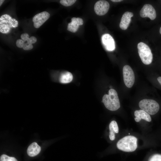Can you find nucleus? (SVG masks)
<instances>
[{
    "mask_svg": "<svg viewBox=\"0 0 161 161\" xmlns=\"http://www.w3.org/2000/svg\"><path fill=\"white\" fill-rule=\"evenodd\" d=\"M102 102L105 107L111 111H115L120 107V103L116 91L111 89L109 91V94L104 95Z\"/></svg>",
    "mask_w": 161,
    "mask_h": 161,
    "instance_id": "1",
    "label": "nucleus"
},
{
    "mask_svg": "<svg viewBox=\"0 0 161 161\" xmlns=\"http://www.w3.org/2000/svg\"><path fill=\"white\" fill-rule=\"evenodd\" d=\"M137 138L134 136H126L118 141L117 146L118 149L122 151L133 152L137 148Z\"/></svg>",
    "mask_w": 161,
    "mask_h": 161,
    "instance_id": "2",
    "label": "nucleus"
},
{
    "mask_svg": "<svg viewBox=\"0 0 161 161\" xmlns=\"http://www.w3.org/2000/svg\"><path fill=\"white\" fill-rule=\"evenodd\" d=\"M18 25V21L8 14H4L0 17V32L2 33H9L12 28L17 27Z\"/></svg>",
    "mask_w": 161,
    "mask_h": 161,
    "instance_id": "3",
    "label": "nucleus"
},
{
    "mask_svg": "<svg viewBox=\"0 0 161 161\" xmlns=\"http://www.w3.org/2000/svg\"><path fill=\"white\" fill-rule=\"evenodd\" d=\"M138 52L142 62L145 65L151 63L153 60V55L149 47L142 42L137 45Z\"/></svg>",
    "mask_w": 161,
    "mask_h": 161,
    "instance_id": "4",
    "label": "nucleus"
},
{
    "mask_svg": "<svg viewBox=\"0 0 161 161\" xmlns=\"http://www.w3.org/2000/svg\"><path fill=\"white\" fill-rule=\"evenodd\" d=\"M139 106L142 110L152 115L156 114L160 109L159 104L152 99H143L139 102Z\"/></svg>",
    "mask_w": 161,
    "mask_h": 161,
    "instance_id": "5",
    "label": "nucleus"
},
{
    "mask_svg": "<svg viewBox=\"0 0 161 161\" xmlns=\"http://www.w3.org/2000/svg\"><path fill=\"white\" fill-rule=\"evenodd\" d=\"M123 71L125 85L129 88L131 87L135 81V76L132 69L129 66L126 65L123 67Z\"/></svg>",
    "mask_w": 161,
    "mask_h": 161,
    "instance_id": "6",
    "label": "nucleus"
},
{
    "mask_svg": "<svg viewBox=\"0 0 161 161\" xmlns=\"http://www.w3.org/2000/svg\"><path fill=\"white\" fill-rule=\"evenodd\" d=\"M140 14L141 17H148L151 20H154L156 17L154 8L149 4H145L140 10Z\"/></svg>",
    "mask_w": 161,
    "mask_h": 161,
    "instance_id": "7",
    "label": "nucleus"
},
{
    "mask_svg": "<svg viewBox=\"0 0 161 161\" xmlns=\"http://www.w3.org/2000/svg\"><path fill=\"white\" fill-rule=\"evenodd\" d=\"M109 8V2L105 0H99L95 3L94 6V10L98 16H103L106 14Z\"/></svg>",
    "mask_w": 161,
    "mask_h": 161,
    "instance_id": "8",
    "label": "nucleus"
},
{
    "mask_svg": "<svg viewBox=\"0 0 161 161\" xmlns=\"http://www.w3.org/2000/svg\"><path fill=\"white\" fill-rule=\"evenodd\" d=\"M50 17L49 13L47 11H43L35 15L33 18L34 26L36 28H39Z\"/></svg>",
    "mask_w": 161,
    "mask_h": 161,
    "instance_id": "9",
    "label": "nucleus"
},
{
    "mask_svg": "<svg viewBox=\"0 0 161 161\" xmlns=\"http://www.w3.org/2000/svg\"><path fill=\"white\" fill-rule=\"evenodd\" d=\"M102 43L108 51H112L115 48V44L113 37L109 34H103L101 37Z\"/></svg>",
    "mask_w": 161,
    "mask_h": 161,
    "instance_id": "10",
    "label": "nucleus"
},
{
    "mask_svg": "<svg viewBox=\"0 0 161 161\" xmlns=\"http://www.w3.org/2000/svg\"><path fill=\"white\" fill-rule=\"evenodd\" d=\"M132 13L127 11L123 14L119 24L120 28L125 30L127 29L131 21V18L133 16Z\"/></svg>",
    "mask_w": 161,
    "mask_h": 161,
    "instance_id": "11",
    "label": "nucleus"
},
{
    "mask_svg": "<svg viewBox=\"0 0 161 161\" xmlns=\"http://www.w3.org/2000/svg\"><path fill=\"white\" fill-rule=\"evenodd\" d=\"M71 21H72L68 24L67 30L72 32H76L79 26L83 25V20L80 18L73 17L72 18Z\"/></svg>",
    "mask_w": 161,
    "mask_h": 161,
    "instance_id": "12",
    "label": "nucleus"
},
{
    "mask_svg": "<svg viewBox=\"0 0 161 161\" xmlns=\"http://www.w3.org/2000/svg\"><path fill=\"white\" fill-rule=\"evenodd\" d=\"M134 115L135 117L134 120L136 122H139L141 119L148 122H150L151 120L150 114L142 109L136 110Z\"/></svg>",
    "mask_w": 161,
    "mask_h": 161,
    "instance_id": "13",
    "label": "nucleus"
},
{
    "mask_svg": "<svg viewBox=\"0 0 161 161\" xmlns=\"http://www.w3.org/2000/svg\"><path fill=\"white\" fill-rule=\"evenodd\" d=\"M41 150V148L37 143L33 142L28 147L27 152L28 155L30 157H33L39 154Z\"/></svg>",
    "mask_w": 161,
    "mask_h": 161,
    "instance_id": "14",
    "label": "nucleus"
},
{
    "mask_svg": "<svg viewBox=\"0 0 161 161\" xmlns=\"http://www.w3.org/2000/svg\"><path fill=\"white\" fill-rule=\"evenodd\" d=\"M110 130L109 137L111 140L115 139L114 133H118L119 132V128L116 122L114 120L112 121L109 125Z\"/></svg>",
    "mask_w": 161,
    "mask_h": 161,
    "instance_id": "15",
    "label": "nucleus"
},
{
    "mask_svg": "<svg viewBox=\"0 0 161 161\" xmlns=\"http://www.w3.org/2000/svg\"><path fill=\"white\" fill-rule=\"evenodd\" d=\"M73 79V76L72 73L68 72H65L62 73L61 75L59 81L63 83H69Z\"/></svg>",
    "mask_w": 161,
    "mask_h": 161,
    "instance_id": "16",
    "label": "nucleus"
},
{
    "mask_svg": "<svg viewBox=\"0 0 161 161\" xmlns=\"http://www.w3.org/2000/svg\"><path fill=\"white\" fill-rule=\"evenodd\" d=\"M0 161H18L14 157H9L5 154H3L0 156Z\"/></svg>",
    "mask_w": 161,
    "mask_h": 161,
    "instance_id": "17",
    "label": "nucleus"
},
{
    "mask_svg": "<svg viewBox=\"0 0 161 161\" xmlns=\"http://www.w3.org/2000/svg\"><path fill=\"white\" fill-rule=\"evenodd\" d=\"M76 1V0H61L60 2L63 5L67 7L72 5Z\"/></svg>",
    "mask_w": 161,
    "mask_h": 161,
    "instance_id": "18",
    "label": "nucleus"
},
{
    "mask_svg": "<svg viewBox=\"0 0 161 161\" xmlns=\"http://www.w3.org/2000/svg\"><path fill=\"white\" fill-rule=\"evenodd\" d=\"M149 161H161V155L157 154L153 155L150 158Z\"/></svg>",
    "mask_w": 161,
    "mask_h": 161,
    "instance_id": "19",
    "label": "nucleus"
},
{
    "mask_svg": "<svg viewBox=\"0 0 161 161\" xmlns=\"http://www.w3.org/2000/svg\"><path fill=\"white\" fill-rule=\"evenodd\" d=\"M24 43L25 41L22 39H18L16 42V46L20 48L23 47Z\"/></svg>",
    "mask_w": 161,
    "mask_h": 161,
    "instance_id": "20",
    "label": "nucleus"
},
{
    "mask_svg": "<svg viewBox=\"0 0 161 161\" xmlns=\"http://www.w3.org/2000/svg\"><path fill=\"white\" fill-rule=\"evenodd\" d=\"M33 46L32 44H30L28 43H25L23 47V49L24 50H28L32 49Z\"/></svg>",
    "mask_w": 161,
    "mask_h": 161,
    "instance_id": "21",
    "label": "nucleus"
},
{
    "mask_svg": "<svg viewBox=\"0 0 161 161\" xmlns=\"http://www.w3.org/2000/svg\"><path fill=\"white\" fill-rule=\"evenodd\" d=\"M21 39L25 42L26 41L27 42H29L30 38H29V35L27 33H24L22 34L21 36Z\"/></svg>",
    "mask_w": 161,
    "mask_h": 161,
    "instance_id": "22",
    "label": "nucleus"
},
{
    "mask_svg": "<svg viewBox=\"0 0 161 161\" xmlns=\"http://www.w3.org/2000/svg\"><path fill=\"white\" fill-rule=\"evenodd\" d=\"M37 39L34 36H31L30 38L29 42H27L29 44H32L35 43L37 41Z\"/></svg>",
    "mask_w": 161,
    "mask_h": 161,
    "instance_id": "23",
    "label": "nucleus"
},
{
    "mask_svg": "<svg viewBox=\"0 0 161 161\" xmlns=\"http://www.w3.org/2000/svg\"><path fill=\"white\" fill-rule=\"evenodd\" d=\"M157 80L158 81V82L161 85V77H159L157 78Z\"/></svg>",
    "mask_w": 161,
    "mask_h": 161,
    "instance_id": "24",
    "label": "nucleus"
},
{
    "mask_svg": "<svg viewBox=\"0 0 161 161\" xmlns=\"http://www.w3.org/2000/svg\"><path fill=\"white\" fill-rule=\"evenodd\" d=\"M122 0H111V1L114 2H119L122 1Z\"/></svg>",
    "mask_w": 161,
    "mask_h": 161,
    "instance_id": "25",
    "label": "nucleus"
},
{
    "mask_svg": "<svg viewBox=\"0 0 161 161\" xmlns=\"http://www.w3.org/2000/svg\"><path fill=\"white\" fill-rule=\"evenodd\" d=\"M4 0H0V6H1L3 2H4Z\"/></svg>",
    "mask_w": 161,
    "mask_h": 161,
    "instance_id": "26",
    "label": "nucleus"
},
{
    "mask_svg": "<svg viewBox=\"0 0 161 161\" xmlns=\"http://www.w3.org/2000/svg\"><path fill=\"white\" fill-rule=\"evenodd\" d=\"M160 34H161V27L160 28Z\"/></svg>",
    "mask_w": 161,
    "mask_h": 161,
    "instance_id": "27",
    "label": "nucleus"
}]
</instances>
